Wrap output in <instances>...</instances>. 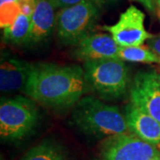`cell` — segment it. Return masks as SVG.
I'll list each match as a JSON object with an SVG mask.
<instances>
[{
	"mask_svg": "<svg viewBox=\"0 0 160 160\" xmlns=\"http://www.w3.org/2000/svg\"><path fill=\"white\" fill-rule=\"evenodd\" d=\"M159 78H160V73H159Z\"/></svg>",
	"mask_w": 160,
	"mask_h": 160,
	"instance_id": "obj_27",
	"label": "cell"
},
{
	"mask_svg": "<svg viewBox=\"0 0 160 160\" xmlns=\"http://www.w3.org/2000/svg\"><path fill=\"white\" fill-rule=\"evenodd\" d=\"M155 5H156V10L158 13H160V0H155Z\"/></svg>",
	"mask_w": 160,
	"mask_h": 160,
	"instance_id": "obj_22",
	"label": "cell"
},
{
	"mask_svg": "<svg viewBox=\"0 0 160 160\" xmlns=\"http://www.w3.org/2000/svg\"><path fill=\"white\" fill-rule=\"evenodd\" d=\"M84 70L87 86L105 99H118L128 89L129 70L119 58L86 62Z\"/></svg>",
	"mask_w": 160,
	"mask_h": 160,
	"instance_id": "obj_3",
	"label": "cell"
},
{
	"mask_svg": "<svg viewBox=\"0 0 160 160\" xmlns=\"http://www.w3.org/2000/svg\"><path fill=\"white\" fill-rule=\"evenodd\" d=\"M133 1H137L139 3H141L149 12H154L156 10L155 0H133Z\"/></svg>",
	"mask_w": 160,
	"mask_h": 160,
	"instance_id": "obj_20",
	"label": "cell"
},
{
	"mask_svg": "<svg viewBox=\"0 0 160 160\" xmlns=\"http://www.w3.org/2000/svg\"><path fill=\"white\" fill-rule=\"evenodd\" d=\"M0 8L2 29L9 27L21 13L18 0H0Z\"/></svg>",
	"mask_w": 160,
	"mask_h": 160,
	"instance_id": "obj_16",
	"label": "cell"
},
{
	"mask_svg": "<svg viewBox=\"0 0 160 160\" xmlns=\"http://www.w3.org/2000/svg\"><path fill=\"white\" fill-rule=\"evenodd\" d=\"M145 15L135 6H130L120 14L119 20L113 25L101 27L109 32L119 46H142L153 37L144 27Z\"/></svg>",
	"mask_w": 160,
	"mask_h": 160,
	"instance_id": "obj_7",
	"label": "cell"
},
{
	"mask_svg": "<svg viewBox=\"0 0 160 160\" xmlns=\"http://www.w3.org/2000/svg\"><path fill=\"white\" fill-rule=\"evenodd\" d=\"M51 0H38L30 17V31L28 43L39 44L52 34L56 23V15Z\"/></svg>",
	"mask_w": 160,
	"mask_h": 160,
	"instance_id": "obj_12",
	"label": "cell"
},
{
	"mask_svg": "<svg viewBox=\"0 0 160 160\" xmlns=\"http://www.w3.org/2000/svg\"><path fill=\"white\" fill-rule=\"evenodd\" d=\"M158 15H159V18H160V13H158Z\"/></svg>",
	"mask_w": 160,
	"mask_h": 160,
	"instance_id": "obj_26",
	"label": "cell"
},
{
	"mask_svg": "<svg viewBox=\"0 0 160 160\" xmlns=\"http://www.w3.org/2000/svg\"><path fill=\"white\" fill-rule=\"evenodd\" d=\"M150 160H160V156H158V157H155V158H153L152 159Z\"/></svg>",
	"mask_w": 160,
	"mask_h": 160,
	"instance_id": "obj_23",
	"label": "cell"
},
{
	"mask_svg": "<svg viewBox=\"0 0 160 160\" xmlns=\"http://www.w3.org/2000/svg\"><path fill=\"white\" fill-rule=\"evenodd\" d=\"M30 31V17L20 13L16 20L9 27L4 29L3 39L12 45H22L28 43Z\"/></svg>",
	"mask_w": 160,
	"mask_h": 160,
	"instance_id": "obj_14",
	"label": "cell"
},
{
	"mask_svg": "<svg viewBox=\"0 0 160 160\" xmlns=\"http://www.w3.org/2000/svg\"><path fill=\"white\" fill-rule=\"evenodd\" d=\"M125 117L130 132L150 144H159L160 123L158 120L132 102L126 106Z\"/></svg>",
	"mask_w": 160,
	"mask_h": 160,
	"instance_id": "obj_11",
	"label": "cell"
},
{
	"mask_svg": "<svg viewBox=\"0 0 160 160\" xmlns=\"http://www.w3.org/2000/svg\"><path fill=\"white\" fill-rule=\"evenodd\" d=\"M98 6L92 0H86L60 9L55 23L59 40L64 45L76 46L88 36L99 15Z\"/></svg>",
	"mask_w": 160,
	"mask_h": 160,
	"instance_id": "obj_5",
	"label": "cell"
},
{
	"mask_svg": "<svg viewBox=\"0 0 160 160\" xmlns=\"http://www.w3.org/2000/svg\"><path fill=\"white\" fill-rule=\"evenodd\" d=\"M51 1L55 8L63 9V8H66V7L75 6L77 4H79L81 2H84V1H86V0H51Z\"/></svg>",
	"mask_w": 160,
	"mask_h": 160,
	"instance_id": "obj_18",
	"label": "cell"
},
{
	"mask_svg": "<svg viewBox=\"0 0 160 160\" xmlns=\"http://www.w3.org/2000/svg\"><path fill=\"white\" fill-rule=\"evenodd\" d=\"M158 148H159V149H160V142H159V144H158Z\"/></svg>",
	"mask_w": 160,
	"mask_h": 160,
	"instance_id": "obj_25",
	"label": "cell"
},
{
	"mask_svg": "<svg viewBox=\"0 0 160 160\" xmlns=\"http://www.w3.org/2000/svg\"><path fill=\"white\" fill-rule=\"evenodd\" d=\"M34 64L7 53L0 62V89L2 92L24 90Z\"/></svg>",
	"mask_w": 160,
	"mask_h": 160,
	"instance_id": "obj_9",
	"label": "cell"
},
{
	"mask_svg": "<svg viewBox=\"0 0 160 160\" xmlns=\"http://www.w3.org/2000/svg\"><path fill=\"white\" fill-rule=\"evenodd\" d=\"M131 102L160 123V78L156 70L141 71L130 88Z\"/></svg>",
	"mask_w": 160,
	"mask_h": 160,
	"instance_id": "obj_8",
	"label": "cell"
},
{
	"mask_svg": "<svg viewBox=\"0 0 160 160\" xmlns=\"http://www.w3.org/2000/svg\"><path fill=\"white\" fill-rule=\"evenodd\" d=\"M96 4L98 5H102V4H106V3H110V2H114L116 0H93Z\"/></svg>",
	"mask_w": 160,
	"mask_h": 160,
	"instance_id": "obj_21",
	"label": "cell"
},
{
	"mask_svg": "<svg viewBox=\"0 0 160 160\" xmlns=\"http://www.w3.org/2000/svg\"><path fill=\"white\" fill-rule=\"evenodd\" d=\"M118 58L125 62L160 64L159 55H158L149 47L142 45L136 46H120Z\"/></svg>",
	"mask_w": 160,
	"mask_h": 160,
	"instance_id": "obj_15",
	"label": "cell"
},
{
	"mask_svg": "<svg viewBox=\"0 0 160 160\" xmlns=\"http://www.w3.org/2000/svg\"><path fill=\"white\" fill-rule=\"evenodd\" d=\"M38 109L29 97L2 98L0 102V136L13 142L29 135L38 124Z\"/></svg>",
	"mask_w": 160,
	"mask_h": 160,
	"instance_id": "obj_4",
	"label": "cell"
},
{
	"mask_svg": "<svg viewBox=\"0 0 160 160\" xmlns=\"http://www.w3.org/2000/svg\"><path fill=\"white\" fill-rule=\"evenodd\" d=\"M19 160H69L66 150L51 141H45L28 150Z\"/></svg>",
	"mask_w": 160,
	"mask_h": 160,
	"instance_id": "obj_13",
	"label": "cell"
},
{
	"mask_svg": "<svg viewBox=\"0 0 160 160\" xmlns=\"http://www.w3.org/2000/svg\"><path fill=\"white\" fill-rule=\"evenodd\" d=\"M120 46L111 35L89 34L76 45L75 56L81 61H98L118 58Z\"/></svg>",
	"mask_w": 160,
	"mask_h": 160,
	"instance_id": "obj_10",
	"label": "cell"
},
{
	"mask_svg": "<svg viewBox=\"0 0 160 160\" xmlns=\"http://www.w3.org/2000/svg\"><path fill=\"white\" fill-rule=\"evenodd\" d=\"M158 156L155 145L129 132L108 137L101 148L102 160H150Z\"/></svg>",
	"mask_w": 160,
	"mask_h": 160,
	"instance_id": "obj_6",
	"label": "cell"
},
{
	"mask_svg": "<svg viewBox=\"0 0 160 160\" xmlns=\"http://www.w3.org/2000/svg\"><path fill=\"white\" fill-rule=\"evenodd\" d=\"M87 83L84 68L78 65L34 64L23 92L46 107L66 109L85 93Z\"/></svg>",
	"mask_w": 160,
	"mask_h": 160,
	"instance_id": "obj_1",
	"label": "cell"
},
{
	"mask_svg": "<svg viewBox=\"0 0 160 160\" xmlns=\"http://www.w3.org/2000/svg\"><path fill=\"white\" fill-rule=\"evenodd\" d=\"M72 121L81 131L96 137L129 132L125 115L116 106L93 97L81 98L75 104Z\"/></svg>",
	"mask_w": 160,
	"mask_h": 160,
	"instance_id": "obj_2",
	"label": "cell"
},
{
	"mask_svg": "<svg viewBox=\"0 0 160 160\" xmlns=\"http://www.w3.org/2000/svg\"><path fill=\"white\" fill-rule=\"evenodd\" d=\"M146 42L148 47L160 56V34L153 35V37Z\"/></svg>",
	"mask_w": 160,
	"mask_h": 160,
	"instance_id": "obj_19",
	"label": "cell"
},
{
	"mask_svg": "<svg viewBox=\"0 0 160 160\" xmlns=\"http://www.w3.org/2000/svg\"><path fill=\"white\" fill-rule=\"evenodd\" d=\"M18 1H19V2H22V1H24V0H18ZM37 1H38V0H37Z\"/></svg>",
	"mask_w": 160,
	"mask_h": 160,
	"instance_id": "obj_24",
	"label": "cell"
},
{
	"mask_svg": "<svg viewBox=\"0 0 160 160\" xmlns=\"http://www.w3.org/2000/svg\"><path fill=\"white\" fill-rule=\"evenodd\" d=\"M36 4H37V0H24L22 2H19L21 12L29 17H31L35 10Z\"/></svg>",
	"mask_w": 160,
	"mask_h": 160,
	"instance_id": "obj_17",
	"label": "cell"
}]
</instances>
